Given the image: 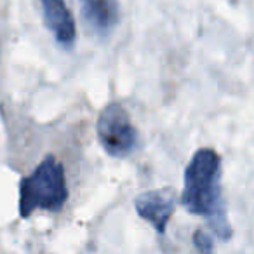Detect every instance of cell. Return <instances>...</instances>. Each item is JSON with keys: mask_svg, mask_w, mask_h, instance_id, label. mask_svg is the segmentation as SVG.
I'll return each mask as SVG.
<instances>
[{"mask_svg": "<svg viewBox=\"0 0 254 254\" xmlns=\"http://www.w3.org/2000/svg\"><path fill=\"white\" fill-rule=\"evenodd\" d=\"M193 246L197 254H214V242L211 235L204 230H197L193 233Z\"/></svg>", "mask_w": 254, "mask_h": 254, "instance_id": "cell-7", "label": "cell"}, {"mask_svg": "<svg viewBox=\"0 0 254 254\" xmlns=\"http://www.w3.org/2000/svg\"><path fill=\"white\" fill-rule=\"evenodd\" d=\"M47 28L63 47H71L77 37L75 21L64 0H40Z\"/></svg>", "mask_w": 254, "mask_h": 254, "instance_id": "cell-5", "label": "cell"}, {"mask_svg": "<svg viewBox=\"0 0 254 254\" xmlns=\"http://www.w3.org/2000/svg\"><path fill=\"white\" fill-rule=\"evenodd\" d=\"M134 207L139 218L148 221L157 233H164L176 209V195L171 188L143 191L136 197Z\"/></svg>", "mask_w": 254, "mask_h": 254, "instance_id": "cell-4", "label": "cell"}, {"mask_svg": "<svg viewBox=\"0 0 254 254\" xmlns=\"http://www.w3.org/2000/svg\"><path fill=\"white\" fill-rule=\"evenodd\" d=\"M68 198L64 167L54 155H47L19 185V214L30 218L35 211H60Z\"/></svg>", "mask_w": 254, "mask_h": 254, "instance_id": "cell-2", "label": "cell"}, {"mask_svg": "<svg viewBox=\"0 0 254 254\" xmlns=\"http://www.w3.org/2000/svg\"><path fill=\"white\" fill-rule=\"evenodd\" d=\"M82 18L96 35H108L119 23L117 0H78Z\"/></svg>", "mask_w": 254, "mask_h": 254, "instance_id": "cell-6", "label": "cell"}, {"mask_svg": "<svg viewBox=\"0 0 254 254\" xmlns=\"http://www.w3.org/2000/svg\"><path fill=\"white\" fill-rule=\"evenodd\" d=\"M98 141L108 155L115 159L129 157L138 148L139 136L131 117L120 103H110L96 124Z\"/></svg>", "mask_w": 254, "mask_h": 254, "instance_id": "cell-3", "label": "cell"}, {"mask_svg": "<svg viewBox=\"0 0 254 254\" xmlns=\"http://www.w3.org/2000/svg\"><path fill=\"white\" fill-rule=\"evenodd\" d=\"M181 205L193 216L207 218L211 230L221 240L232 237L221 195V159L212 148H200L185 169Z\"/></svg>", "mask_w": 254, "mask_h": 254, "instance_id": "cell-1", "label": "cell"}]
</instances>
